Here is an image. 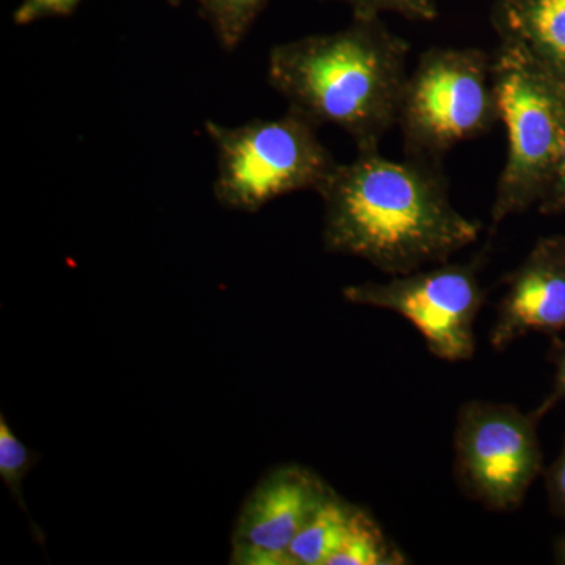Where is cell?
<instances>
[{"label": "cell", "mask_w": 565, "mask_h": 565, "mask_svg": "<svg viewBox=\"0 0 565 565\" xmlns=\"http://www.w3.org/2000/svg\"><path fill=\"white\" fill-rule=\"evenodd\" d=\"M167 2H169L170 6L178 7L181 6L182 2H185V0H167Z\"/></svg>", "instance_id": "44dd1931"}, {"label": "cell", "mask_w": 565, "mask_h": 565, "mask_svg": "<svg viewBox=\"0 0 565 565\" xmlns=\"http://www.w3.org/2000/svg\"><path fill=\"white\" fill-rule=\"evenodd\" d=\"M355 508L337 493H330L289 546V565H327L343 544Z\"/></svg>", "instance_id": "8fae6325"}, {"label": "cell", "mask_w": 565, "mask_h": 565, "mask_svg": "<svg viewBox=\"0 0 565 565\" xmlns=\"http://www.w3.org/2000/svg\"><path fill=\"white\" fill-rule=\"evenodd\" d=\"M539 422L515 405L463 404L455 433L456 476L463 492L492 511L520 508L544 470Z\"/></svg>", "instance_id": "52a82bcc"}, {"label": "cell", "mask_w": 565, "mask_h": 565, "mask_svg": "<svg viewBox=\"0 0 565 565\" xmlns=\"http://www.w3.org/2000/svg\"><path fill=\"white\" fill-rule=\"evenodd\" d=\"M545 487L550 511L565 520V438L561 455L545 473Z\"/></svg>", "instance_id": "d6986e66"}, {"label": "cell", "mask_w": 565, "mask_h": 565, "mask_svg": "<svg viewBox=\"0 0 565 565\" xmlns=\"http://www.w3.org/2000/svg\"><path fill=\"white\" fill-rule=\"evenodd\" d=\"M548 359L553 366H555V379H553L552 392L545 397L544 403L533 411L537 419L544 418L557 404L565 401V338H553Z\"/></svg>", "instance_id": "e0dca14e"}, {"label": "cell", "mask_w": 565, "mask_h": 565, "mask_svg": "<svg viewBox=\"0 0 565 565\" xmlns=\"http://www.w3.org/2000/svg\"><path fill=\"white\" fill-rule=\"evenodd\" d=\"M351 7L353 17H379L385 11L407 20L433 21L437 18V0H338Z\"/></svg>", "instance_id": "9a60e30c"}, {"label": "cell", "mask_w": 565, "mask_h": 565, "mask_svg": "<svg viewBox=\"0 0 565 565\" xmlns=\"http://www.w3.org/2000/svg\"><path fill=\"white\" fill-rule=\"evenodd\" d=\"M333 490L299 465L266 476L245 501L233 537V563L289 565L288 550Z\"/></svg>", "instance_id": "ba28073f"}, {"label": "cell", "mask_w": 565, "mask_h": 565, "mask_svg": "<svg viewBox=\"0 0 565 565\" xmlns=\"http://www.w3.org/2000/svg\"><path fill=\"white\" fill-rule=\"evenodd\" d=\"M498 120L508 156L498 180L492 230L512 215L539 206L555 177L563 139L565 87L533 55L501 41L493 57Z\"/></svg>", "instance_id": "3957f363"}, {"label": "cell", "mask_w": 565, "mask_h": 565, "mask_svg": "<svg viewBox=\"0 0 565 565\" xmlns=\"http://www.w3.org/2000/svg\"><path fill=\"white\" fill-rule=\"evenodd\" d=\"M484 256L467 263H441L429 269L394 275L384 282L344 289L345 300L403 316L422 333L427 349L445 362L475 355V323L486 302L481 273Z\"/></svg>", "instance_id": "8992f818"}, {"label": "cell", "mask_w": 565, "mask_h": 565, "mask_svg": "<svg viewBox=\"0 0 565 565\" xmlns=\"http://www.w3.org/2000/svg\"><path fill=\"white\" fill-rule=\"evenodd\" d=\"M217 152L215 200L233 211L256 212L288 193L318 192L337 161L318 128L296 111L241 126L204 122Z\"/></svg>", "instance_id": "277c9868"}, {"label": "cell", "mask_w": 565, "mask_h": 565, "mask_svg": "<svg viewBox=\"0 0 565 565\" xmlns=\"http://www.w3.org/2000/svg\"><path fill=\"white\" fill-rule=\"evenodd\" d=\"M497 121L493 57L473 47L422 54L396 117L407 158L441 163L456 145L484 136Z\"/></svg>", "instance_id": "5b68a950"}, {"label": "cell", "mask_w": 565, "mask_h": 565, "mask_svg": "<svg viewBox=\"0 0 565 565\" xmlns=\"http://www.w3.org/2000/svg\"><path fill=\"white\" fill-rule=\"evenodd\" d=\"M505 292L490 332L494 351L531 333H565V236L541 237L504 278Z\"/></svg>", "instance_id": "9c48e42d"}, {"label": "cell", "mask_w": 565, "mask_h": 565, "mask_svg": "<svg viewBox=\"0 0 565 565\" xmlns=\"http://www.w3.org/2000/svg\"><path fill=\"white\" fill-rule=\"evenodd\" d=\"M407 41L379 17H353L348 28L278 44L267 77L288 109L316 128L333 125L375 150L393 126L407 79Z\"/></svg>", "instance_id": "7a4b0ae2"}, {"label": "cell", "mask_w": 565, "mask_h": 565, "mask_svg": "<svg viewBox=\"0 0 565 565\" xmlns=\"http://www.w3.org/2000/svg\"><path fill=\"white\" fill-rule=\"evenodd\" d=\"M494 31L519 44L565 87V0H498Z\"/></svg>", "instance_id": "30bf717a"}, {"label": "cell", "mask_w": 565, "mask_h": 565, "mask_svg": "<svg viewBox=\"0 0 565 565\" xmlns=\"http://www.w3.org/2000/svg\"><path fill=\"white\" fill-rule=\"evenodd\" d=\"M553 556H555V563L565 565V531L555 541L553 546Z\"/></svg>", "instance_id": "ffe728a7"}, {"label": "cell", "mask_w": 565, "mask_h": 565, "mask_svg": "<svg viewBox=\"0 0 565 565\" xmlns=\"http://www.w3.org/2000/svg\"><path fill=\"white\" fill-rule=\"evenodd\" d=\"M32 465V452L14 435L7 419L0 416V478H2L3 484L9 487L10 492L20 501L24 511H28V509H25L24 501H22L21 487L25 475L31 471Z\"/></svg>", "instance_id": "5bb4252c"}, {"label": "cell", "mask_w": 565, "mask_h": 565, "mask_svg": "<svg viewBox=\"0 0 565 565\" xmlns=\"http://www.w3.org/2000/svg\"><path fill=\"white\" fill-rule=\"evenodd\" d=\"M82 0H22L14 10L13 21L18 25H28L46 18L70 17Z\"/></svg>", "instance_id": "2e32d148"}, {"label": "cell", "mask_w": 565, "mask_h": 565, "mask_svg": "<svg viewBox=\"0 0 565 565\" xmlns=\"http://www.w3.org/2000/svg\"><path fill=\"white\" fill-rule=\"evenodd\" d=\"M537 207L539 212L544 215L563 214L565 212V104L563 139H561L559 159H557L555 177H553L548 192L545 193L544 200L539 203Z\"/></svg>", "instance_id": "ac0fdd59"}, {"label": "cell", "mask_w": 565, "mask_h": 565, "mask_svg": "<svg viewBox=\"0 0 565 565\" xmlns=\"http://www.w3.org/2000/svg\"><path fill=\"white\" fill-rule=\"evenodd\" d=\"M407 557L386 537L377 522L356 505L343 544L327 565H403Z\"/></svg>", "instance_id": "7c38bea8"}, {"label": "cell", "mask_w": 565, "mask_h": 565, "mask_svg": "<svg viewBox=\"0 0 565 565\" xmlns=\"http://www.w3.org/2000/svg\"><path fill=\"white\" fill-rule=\"evenodd\" d=\"M318 193L326 250L366 259L392 277L448 262L482 230L456 210L441 163L392 161L379 148L337 163Z\"/></svg>", "instance_id": "6da1fadb"}, {"label": "cell", "mask_w": 565, "mask_h": 565, "mask_svg": "<svg viewBox=\"0 0 565 565\" xmlns=\"http://www.w3.org/2000/svg\"><path fill=\"white\" fill-rule=\"evenodd\" d=\"M215 39L226 51H234L250 32L269 0H195Z\"/></svg>", "instance_id": "4fadbf2b"}]
</instances>
